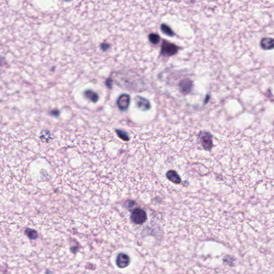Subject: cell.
<instances>
[{
	"mask_svg": "<svg viewBox=\"0 0 274 274\" xmlns=\"http://www.w3.org/2000/svg\"><path fill=\"white\" fill-rule=\"evenodd\" d=\"M179 48L174 44L164 40L161 45V54L164 56H172L177 53Z\"/></svg>",
	"mask_w": 274,
	"mask_h": 274,
	"instance_id": "1",
	"label": "cell"
},
{
	"mask_svg": "<svg viewBox=\"0 0 274 274\" xmlns=\"http://www.w3.org/2000/svg\"><path fill=\"white\" fill-rule=\"evenodd\" d=\"M147 219L146 212L140 208L134 209L131 214V220L136 224H142L146 222Z\"/></svg>",
	"mask_w": 274,
	"mask_h": 274,
	"instance_id": "2",
	"label": "cell"
},
{
	"mask_svg": "<svg viewBox=\"0 0 274 274\" xmlns=\"http://www.w3.org/2000/svg\"><path fill=\"white\" fill-rule=\"evenodd\" d=\"M199 139L201 146L206 150L209 151L214 146L213 136L210 133L207 132H201L199 135Z\"/></svg>",
	"mask_w": 274,
	"mask_h": 274,
	"instance_id": "3",
	"label": "cell"
},
{
	"mask_svg": "<svg viewBox=\"0 0 274 274\" xmlns=\"http://www.w3.org/2000/svg\"><path fill=\"white\" fill-rule=\"evenodd\" d=\"M130 103V97L127 94H123L119 97L117 101V104L121 111H126L128 108Z\"/></svg>",
	"mask_w": 274,
	"mask_h": 274,
	"instance_id": "4",
	"label": "cell"
},
{
	"mask_svg": "<svg viewBox=\"0 0 274 274\" xmlns=\"http://www.w3.org/2000/svg\"><path fill=\"white\" fill-rule=\"evenodd\" d=\"M134 101L137 107L141 111H147L150 108L151 105L150 101L143 97L137 96L134 99Z\"/></svg>",
	"mask_w": 274,
	"mask_h": 274,
	"instance_id": "5",
	"label": "cell"
},
{
	"mask_svg": "<svg viewBox=\"0 0 274 274\" xmlns=\"http://www.w3.org/2000/svg\"><path fill=\"white\" fill-rule=\"evenodd\" d=\"M179 88L181 93L188 94L193 89V81L189 79H183L179 83Z\"/></svg>",
	"mask_w": 274,
	"mask_h": 274,
	"instance_id": "6",
	"label": "cell"
},
{
	"mask_svg": "<svg viewBox=\"0 0 274 274\" xmlns=\"http://www.w3.org/2000/svg\"><path fill=\"white\" fill-rule=\"evenodd\" d=\"M130 263L129 256L124 253H120L116 258V264L120 268H124Z\"/></svg>",
	"mask_w": 274,
	"mask_h": 274,
	"instance_id": "7",
	"label": "cell"
},
{
	"mask_svg": "<svg viewBox=\"0 0 274 274\" xmlns=\"http://www.w3.org/2000/svg\"><path fill=\"white\" fill-rule=\"evenodd\" d=\"M166 177L169 181L175 184H180L181 182L180 176L173 170H169L166 173Z\"/></svg>",
	"mask_w": 274,
	"mask_h": 274,
	"instance_id": "8",
	"label": "cell"
},
{
	"mask_svg": "<svg viewBox=\"0 0 274 274\" xmlns=\"http://www.w3.org/2000/svg\"><path fill=\"white\" fill-rule=\"evenodd\" d=\"M261 47L264 50H271L274 47V39L272 38H263L260 41Z\"/></svg>",
	"mask_w": 274,
	"mask_h": 274,
	"instance_id": "9",
	"label": "cell"
},
{
	"mask_svg": "<svg viewBox=\"0 0 274 274\" xmlns=\"http://www.w3.org/2000/svg\"><path fill=\"white\" fill-rule=\"evenodd\" d=\"M24 233L28 238L32 241L37 240L39 237L37 231L36 230L31 228H26Z\"/></svg>",
	"mask_w": 274,
	"mask_h": 274,
	"instance_id": "10",
	"label": "cell"
},
{
	"mask_svg": "<svg viewBox=\"0 0 274 274\" xmlns=\"http://www.w3.org/2000/svg\"><path fill=\"white\" fill-rule=\"evenodd\" d=\"M84 95L85 97L89 99V100L92 101L93 102H97L99 100V96L97 93L94 92V91H91V90H87L85 91L84 92Z\"/></svg>",
	"mask_w": 274,
	"mask_h": 274,
	"instance_id": "11",
	"label": "cell"
},
{
	"mask_svg": "<svg viewBox=\"0 0 274 274\" xmlns=\"http://www.w3.org/2000/svg\"><path fill=\"white\" fill-rule=\"evenodd\" d=\"M160 28H161V30L162 33L164 34H166L167 36L170 37H174L175 36V33L172 30V28H170L169 26L166 25V24H161Z\"/></svg>",
	"mask_w": 274,
	"mask_h": 274,
	"instance_id": "12",
	"label": "cell"
},
{
	"mask_svg": "<svg viewBox=\"0 0 274 274\" xmlns=\"http://www.w3.org/2000/svg\"><path fill=\"white\" fill-rule=\"evenodd\" d=\"M148 39L154 45L158 44L160 41V36L155 33L150 34L148 36Z\"/></svg>",
	"mask_w": 274,
	"mask_h": 274,
	"instance_id": "13",
	"label": "cell"
},
{
	"mask_svg": "<svg viewBox=\"0 0 274 274\" xmlns=\"http://www.w3.org/2000/svg\"><path fill=\"white\" fill-rule=\"evenodd\" d=\"M109 47H110V45L107 43H103L101 46V48L103 51L107 50L109 48Z\"/></svg>",
	"mask_w": 274,
	"mask_h": 274,
	"instance_id": "14",
	"label": "cell"
},
{
	"mask_svg": "<svg viewBox=\"0 0 274 274\" xmlns=\"http://www.w3.org/2000/svg\"><path fill=\"white\" fill-rule=\"evenodd\" d=\"M112 80L111 79H108L106 81V85H107V86L108 87H110L111 88V83H112Z\"/></svg>",
	"mask_w": 274,
	"mask_h": 274,
	"instance_id": "15",
	"label": "cell"
}]
</instances>
